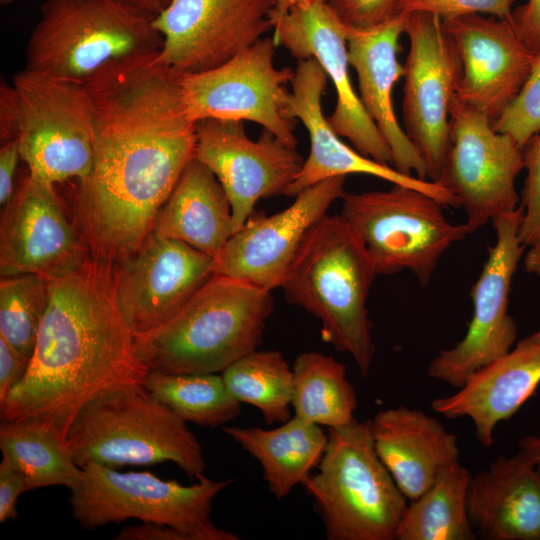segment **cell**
I'll list each match as a JSON object with an SVG mask.
<instances>
[{
	"label": "cell",
	"mask_w": 540,
	"mask_h": 540,
	"mask_svg": "<svg viewBox=\"0 0 540 540\" xmlns=\"http://www.w3.org/2000/svg\"><path fill=\"white\" fill-rule=\"evenodd\" d=\"M50 299L29 369L0 403L3 420L35 418L65 441L80 410L111 390L144 384L134 335L119 309L114 266L89 257L49 279Z\"/></svg>",
	"instance_id": "1"
},
{
	"label": "cell",
	"mask_w": 540,
	"mask_h": 540,
	"mask_svg": "<svg viewBox=\"0 0 540 540\" xmlns=\"http://www.w3.org/2000/svg\"><path fill=\"white\" fill-rule=\"evenodd\" d=\"M195 141V131L137 117L95 130L93 165L75 198L76 228L91 257L117 266L140 247L194 158Z\"/></svg>",
	"instance_id": "2"
},
{
	"label": "cell",
	"mask_w": 540,
	"mask_h": 540,
	"mask_svg": "<svg viewBox=\"0 0 540 540\" xmlns=\"http://www.w3.org/2000/svg\"><path fill=\"white\" fill-rule=\"evenodd\" d=\"M377 276L360 237L339 215L305 235L281 284L287 300L318 318L321 337L369 375L375 354L367 299Z\"/></svg>",
	"instance_id": "3"
},
{
	"label": "cell",
	"mask_w": 540,
	"mask_h": 540,
	"mask_svg": "<svg viewBox=\"0 0 540 540\" xmlns=\"http://www.w3.org/2000/svg\"><path fill=\"white\" fill-rule=\"evenodd\" d=\"M271 291L213 275L167 322L134 335L135 354L148 371L222 372L258 349L273 309Z\"/></svg>",
	"instance_id": "4"
},
{
	"label": "cell",
	"mask_w": 540,
	"mask_h": 540,
	"mask_svg": "<svg viewBox=\"0 0 540 540\" xmlns=\"http://www.w3.org/2000/svg\"><path fill=\"white\" fill-rule=\"evenodd\" d=\"M75 463L116 468L176 464L188 477L204 475L202 446L187 422L142 384L111 390L86 404L67 436Z\"/></svg>",
	"instance_id": "5"
},
{
	"label": "cell",
	"mask_w": 540,
	"mask_h": 540,
	"mask_svg": "<svg viewBox=\"0 0 540 540\" xmlns=\"http://www.w3.org/2000/svg\"><path fill=\"white\" fill-rule=\"evenodd\" d=\"M318 472L302 483L328 540H396L407 501L379 458L371 419L328 428Z\"/></svg>",
	"instance_id": "6"
},
{
	"label": "cell",
	"mask_w": 540,
	"mask_h": 540,
	"mask_svg": "<svg viewBox=\"0 0 540 540\" xmlns=\"http://www.w3.org/2000/svg\"><path fill=\"white\" fill-rule=\"evenodd\" d=\"M155 17L121 0H45L25 68L85 83L118 61L160 51Z\"/></svg>",
	"instance_id": "7"
},
{
	"label": "cell",
	"mask_w": 540,
	"mask_h": 540,
	"mask_svg": "<svg viewBox=\"0 0 540 540\" xmlns=\"http://www.w3.org/2000/svg\"><path fill=\"white\" fill-rule=\"evenodd\" d=\"M192 485L163 480L149 472H117L90 463L70 489L74 519L93 530L129 518L174 527L190 540H237L239 537L211 521L214 498L232 479L201 475Z\"/></svg>",
	"instance_id": "8"
},
{
	"label": "cell",
	"mask_w": 540,
	"mask_h": 540,
	"mask_svg": "<svg viewBox=\"0 0 540 540\" xmlns=\"http://www.w3.org/2000/svg\"><path fill=\"white\" fill-rule=\"evenodd\" d=\"M340 215L365 245L377 275L411 271L426 286L444 252L464 239L465 224H453L445 206L412 187L345 193Z\"/></svg>",
	"instance_id": "9"
},
{
	"label": "cell",
	"mask_w": 540,
	"mask_h": 540,
	"mask_svg": "<svg viewBox=\"0 0 540 540\" xmlns=\"http://www.w3.org/2000/svg\"><path fill=\"white\" fill-rule=\"evenodd\" d=\"M12 84L19 107V151L28 172L54 185L87 178L94 142L85 83L24 68Z\"/></svg>",
	"instance_id": "10"
},
{
	"label": "cell",
	"mask_w": 540,
	"mask_h": 540,
	"mask_svg": "<svg viewBox=\"0 0 540 540\" xmlns=\"http://www.w3.org/2000/svg\"><path fill=\"white\" fill-rule=\"evenodd\" d=\"M273 36H265L228 62L180 76L185 109L193 121L207 118L255 122L296 148V118L290 107L295 69L274 65Z\"/></svg>",
	"instance_id": "11"
},
{
	"label": "cell",
	"mask_w": 540,
	"mask_h": 540,
	"mask_svg": "<svg viewBox=\"0 0 540 540\" xmlns=\"http://www.w3.org/2000/svg\"><path fill=\"white\" fill-rule=\"evenodd\" d=\"M523 169L522 148L507 134L497 132L487 116L455 96L438 184L464 209L469 234L518 209L515 180Z\"/></svg>",
	"instance_id": "12"
},
{
	"label": "cell",
	"mask_w": 540,
	"mask_h": 540,
	"mask_svg": "<svg viewBox=\"0 0 540 540\" xmlns=\"http://www.w3.org/2000/svg\"><path fill=\"white\" fill-rule=\"evenodd\" d=\"M404 33L409 39V52L403 65V129L425 162L427 177L438 184L449 145L450 106L461 81L462 62L437 15L406 13Z\"/></svg>",
	"instance_id": "13"
},
{
	"label": "cell",
	"mask_w": 540,
	"mask_h": 540,
	"mask_svg": "<svg viewBox=\"0 0 540 540\" xmlns=\"http://www.w3.org/2000/svg\"><path fill=\"white\" fill-rule=\"evenodd\" d=\"M522 216L519 205L515 212L492 219L496 240L470 290L473 315L467 332L454 347L430 361V378L460 389L475 372L515 345L518 328L508 306L513 276L526 247L518 236Z\"/></svg>",
	"instance_id": "14"
},
{
	"label": "cell",
	"mask_w": 540,
	"mask_h": 540,
	"mask_svg": "<svg viewBox=\"0 0 540 540\" xmlns=\"http://www.w3.org/2000/svg\"><path fill=\"white\" fill-rule=\"evenodd\" d=\"M275 0H170L154 19L159 60L180 75L214 69L273 31Z\"/></svg>",
	"instance_id": "15"
},
{
	"label": "cell",
	"mask_w": 540,
	"mask_h": 540,
	"mask_svg": "<svg viewBox=\"0 0 540 540\" xmlns=\"http://www.w3.org/2000/svg\"><path fill=\"white\" fill-rule=\"evenodd\" d=\"M195 137L194 157L214 173L231 203L234 233L259 199L285 194L304 161L265 129L250 139L241 120H198Z\"/></svg>",
	"instance_id": "16"
},
{
	"label": "cell",
	"mask_w": 540,
	"mask_h": 540,
	"mask_svg": "<svg viewBox=\"0 0 540 540\" xmlns=\"http://www.w3.org/2000/svg\"><path fill=\"white\" fill-rule=\"evenodd\" d=\"M90 251L68 220L54 184L27 170L0 220V276L52 279L82 266Z\"/></svg>",
	"instance_id": "17"
},
{
	"label": "cell",
	"mask_w": 540,
	"mask_h": 540,
	"mask_svg": "<svg viewBox=\"0 0 540 540\" xmlns=\"http://www.w3.org/2000/svg\"><path fill=\"white\" fill-rule=\"evenodd\" d=\"M276 45L297 61L315 58L332 81L337 96L327 120L362 155L393 166L391 149L353 88L345 27L324 0L293 7L275 26Z\"/></svg>",
	"instance_id": "18"
},
{
	"label": "cell",
	"mask_w": 540,
	"mask_h": 540,
	"mask_svg": "<svg viewBox=\"0 0 540 540\" xmlns=\"http://www.w3.org/2000/svg\"><path fill=\"white\" fill-rule=\"evenodd\" d=\"M345 180L335 176L320 181L272 215L254 210L214 259V275L269 290L280 288L307 232L346 193Z\"/></svg>",
	"instance_id": "19"
},
{
	"label": "cell",
	"mask_w": 540,
	"mask_h": 540,
	"mask_svg": "<svg viewBox=\"0 0 540 540\" xmlns=\"http://www.w3.org/2000/svg\"><path fill=\"white\" fill-rule=\"evenodd\" d=\"M214 275V258L152 232L126 260L114 266L121 314L133 335L167 322Z\"/></svg>",
	"instance_id": "20"
},
{
	"label": "cell",
	"mask_w": 540,
	"mask_h": 540,
	"mask_svg": "<svg viewBox=\"0 0 540 540\" xmlns=\"http://www.w3.org/2000/svg\"><path fill=\"white\" fill-rule=\"evenodd\" d=\"M442 21L462 62L456 97L493 124L520 92L537 55L506 20L476 14Z\"/></svg>",
	"instance_id": "21"
},
{
	"label": "cell",
	"mask_w": 540,
	"mask_h": 540,
	"mask_svg": "<svg viewBox=\"0 0 540 540\" xmlns=\"http://www.w3.org/2000/svg\"><path fill=\"white\" fill-rule=\"evenodd\" d=\"M328 76L318 63L309 57L297 62L291 81L290 107L309 134L310 152L284 195L295 197L304 189L335 176L365 174L420 190L445 207H459L455 196L430 180L405 175L393 166L368 158L341 140L322 111V95Z\"/></svg>",
	"instance_id": "22"
},
{
	"label": "cell",
	"mask_w": 540,
	"mask_h": 540,
	"mask_svg": "<svg viewBox=\"0 0 540 540\" xmlns=\"http://www.w3.org/2000/svg\"><path fill=\"white\" fill-rule=\"evenodd\" d=\"M404 21L402 13L368 29L344 26L348 58L357 74L361 103L388 143L393 167L405 175L427 180L425 162L399 125L393 106L394 85L404 75L398 61Z\"/></svg>",
	"instance_id": "23"
},
{
	"label": "cell",
	"mask_w": 540,
	"mask_h": 540,
	"mask_svg": "<svg viewBox=\"0 0 540 540\" xmlns=\"http://www.w3.org/2000/svg\"><path fill=\"white\" fill-rule=\"evenodd\" d=\"M540 385V329L475 372L453 395L435 399L434 412L448 419L468 417L478 442L492 447L501 421L514 416Z\"/></svg>",
	"instance_id": "24"
},
{
	"label": "cell",
	"mask_w": 540,
	"mask_h": 540,
	"mask_svg": "<svg viewBox=\"0 0 540 540\" xmlns=\"http://www.w3.org/2000/svg\"><path fill=\"white\" fill-rule=\"evenodd\" d=\"M371 431L379 458L411 501L459 462L457 436L420 410L405 406L380 410L371 419Z\"/></svg>",
	"instance_id": "25"
},
{
	"label": "cell",
	"mask_w": 540,
	"mask_h": 540,
	"mask_svg": "<svg viewBox=\"0 0 540 540\" xmlns=\"http://www.w3.org/2000/svg\"><path fill=\"white\" fill-rule=\"evenodd\" d=\"M467 509L488 540H540V470L524 454L499 456L471 476Z\"/></svg>",
	"instance_id": "26"
},
{
	"label": "cell",
	"mask_w": 540,
	"mask_h": 540,
	"mask_svg": "<svg viewBox=\"0 0 540 540\" xmlns=\"http://www.w3.org/2000/svg\"><path fill=\"white\" fill-rule=\"evenodd\" d=\"M152 233L182 241L214 259L234 234L232 207L225 190L195 157L157 213Z\"/></svg>",
	"instance_id": "27"
},
{
	"label": "cell",
	"mask_w": 540,
	"mask_h": 540,
	"mask_svg": "<svg viewBox=\"0 0 540 540\" xmlns=\"http://www.w3.org/2000/svg\"><path fill=\"white\" fill-rule=\"evenodd\" d=\"M260 464L269 491L283 499L317 468L328 441L322 427L292 416L274 429L222 426Z\"/></svg>",
	"instance_id": "28"
},
{
	"label": "cell",
	"mask_w": 540,
	"mask_h": 540,
	"mask_svg": "<svg viewBox=\"0 0 540 540\" xmlns=\"http://www.w3.org/2000/svg\"><path fill=\"white\" fill-rule=\"evenodd\" d=\"M0 449L25 476L27 489L77 485L82 475L66 442L44 422L35 418L2 420Z\"/></svg>",
	"instance_id": "29"
},
{
	"label": "cell",
	"mask_w": 540,
	"mask_h": 540,
	"mask_svg": "<svg viewBox=\"0 0 540 540\" xmlns=\"http://www.w3.org/2000/svg\"><path fill=\"white\" fill-rule=\"evenodd\" d=\"M294 415L313 424L336 428L351 423L357 408L345 365L330 355L303 352L293 365Z\"/></svg>",
	"instance_id": "30"
},
{
	"label": "cell",
	"mask_w": 540,
	"mask_h": 540,
	"mask_svg": "<svg viewBox=\"0 0 540 540\" xmlns=\"http://www.w3.org/2000/svg\"><path fill=\"white\" fill-rule=\"evenodd\" d=\"M470 472L459 462L412 500L399 523L396 540H475L467 509Z\"/></svg>",
	"instance_id": "31"
},
{
	"label": "cell",
	"mask_w": 540,
	"mask_h": 540,
	"mask_svg": "<svg viewBox=\"0 0 540 540\" xmlns=\"http://www.w3.org/2000/svg\"><path fill=\"white\" fill-rule=\"evenodd\" d=\"M231 395L257 408L267 424L291 416L293 370L276 350H254L227 366L221 374Z\"/></svg>",
	"instance_id": "32"
},
{
	"label": "cell",
	"mask_w": 540,
	"mask_h": 540,
	"mask_svg": "<svg viewBox=\"0 0 540 540\" xmlns=\"http://www.w3.org/2000/svg\"><path fill=\"white\" fill-rule=\"evenodd\" d=\"M143 386L184 421L201 427L223 426L241 413V403L228 391L222 376L216 373L149 371Z\"/></svg>",
	"instance_id": "33"
},
{
	"label": "cell",
	"mask_w": 540,
	"mask_h": 540,
	"mask_svg": "<svg viewBox=\"0 0 540 540\" xmlns=\"http://www.w3.org/2000/svg\"><path fill=\"white\" fill-rule=\"evenodd\" d=\"M49 299L48 278L37 274L1 277L0 336L30 359Z\"/></svg>",
	"instance_id": "34"
},
{
	"label": "cell",
	"mask_w": 540,
	"mask_h": 540,
	"mask_svg": "<svg viewBox=\"0 0 540 540\" xmlns=\"http://www.w3.org/2000/svg\"><path fill=\"white\" fill-rule=\"evenodd\" d=\"M493 127L510 136L521 148L540 132V53L520 92Z\"/></svg>",
	"instance_id": "35"
},
{
	"label": "cell",
	"mask_w": 540,
	"mask_h": 540,
	"mask_svg": "<svg viewBox=\"0 0 540 540\" xmlns=\"http://www.w3.org/2000/svg\"><path fill=\"white\" fill-rule=\"evenodd\" d=\"M526 177L521 192L523 216L518 236L524 246L540 237V132L522 147Z\"/></svg>",
	"instance_id": "36"
},
{
	"label": "cell",
	"mask_w": 540,
	"mask_h": 540,
	"mask_svg": "<svg viewBox=\"0 0 540 540\" xmlns=\"http://www.w3.org/2000/svg\"><path fill=\"white\" fill-rule=\"evenodd\" d=\"M516 0H400V14L427 12L442 20L467 15H488L508 21Z\"/></svg>",
	"instance_id": "37"
},
{
	"label": "cell",
	"mask_w": 540,
	"mask_h": 540,
	"mask_svg": "<svg viewBox=\"0 0 540 540\" xmlns=\"http://www.w3.org/2000/svg\"><path fill=\"white\" fill-rule=\"evenodd\" d=\"M349 28L368 29L400 15V0H324Z\"/></svg>",
	"instance_id": "38"
},
{
	"label": "cell",
	"mask_w": 540,
	"mask_h": 540,
	"mask_svg": "<svg viewBox=\"0 0 540 540\" xmlns=\"http://www.w3.org/2000/svg\"><path fill=\"white\" fill-rule=\"evenodd\" d=\"M28 491L25 476L7 459L0 463V522L17 518L16 503L23 492Z\"/></svg>",
	"instance_id": "39"
},
{
	"label": "cell",
	"mask_w": 540,
	"mask_h": 540,
	"mask_svg": "<svg viewBox=\"0 0 540 540\" xmlns=\"http://www.w3.org/2000/svg\"><path fill=\"white\" fill-rule=\"evenodd\" d=\"M30 360L0 336V403L23 380Z\"/></svg>",
	"instance_id": "40"
},
{
	"label": "cell",
	"mask_w": 540,
	"mask_h": 540,
	"mask_svg": "<svg viewBox=\"0 0 540 540\" xmlns=\"http://www.w3.org/2000/svg\"><path fill=\"white\" fill-rule=\"evenodd\" d=\"M508 22L524 44L534 53H540V0H527L515 8Z\"/></svg>",
	"instance_id": "41"
},
{
	"label": "cell",
	"mask_w": 540,
	"mask_h": 540,
	"mask_svg": "<svg viewBox=\"0 0 540 540\" xmlns=\"http://www.w3.org/2000/svg\"><path fill=\"white\" fill-rule=\"evenodd\" d=\"M19 107L13 84L1 80L0 84V140L1 144L18 138Z\"/></svg>",
	"instance_id": "42"
},
{
	"label": "cell",
	"mask_w": 540,
	"mask_h": 540,
	"mask_svg": "<svg viewBox=\"0 0 540 540\" xmlns=\"http://www.w3.org/2000/svg\"><path fill=\"white\" fill-rule=\"evenodd\" d=\"M21 159L18 139L1 144L0 148V205L3 209L12 199L16 186L15 174Z\"/></svg>",
	"instance_id": "43"
},
{
	"label": "cell",
	"mask_w": 540,
	"mask_h": 540,
	"mask_svg": "<svg viewBox=\"0 0 540 540\" xmlns=\"http://www.w3.org/2000/svg\"><path fill=\"white\" fill-rule=\"evenodd\" d=\"M116 540H190L182 531L163 524L141 522L136 526L124 527Z\"/></svg>",
	"instance_id": "44"
},
{
	"label": "cell",
	"mask_w": 540,
	"mask_h": 540,
	"mask_svg": "<svg viewBox=\"0 0 540 540\" xmlns=\"http://www.w3.org/2000/svg\"><path fill=\"white\" fill-rule=\"evenodd\" d=\"M518 446L519 452L528 457L540 470V433L521 438Z\"/></svg>",
	"instance_id": "45"
},
{
	"label": "cell",
	"mask_w": 540,
	"mask_h": 540,
	"mask_svg": "<svg viewBox=\"0 0 540 540\" xmlns=\"http://www.w3.org/2000/svg\"><path fill=\"white\" fill-rule=\"evenodd\" d=\"M528 247L523 260L524 269L540 278V237Z\"/></svg>",
	"instance_id": "46"
},
{
	"label": "cell",
	"mask_w": 540,
	"mask_h": 540,
	"mask_svg": "<svg viewBox=\"0 0 540 540\" xmlns=\"http://www.w3.org/2000/svg\"><path fill=\"white\" fill-rule=\"evenodd\" d=\"M319 0H275L274 9L271 14L273 30L282 18L296 5Z\"/></svg>",
	"instance_id": "47"
},
{
	"label": "cell",
	"mask_w": 540,
	"mask_h": 540,
	"mask_svg": "<svg viewBox=\"0 0 540 540\" xmlns=\"http://www.w3.org/2000/svg\"><path fill=\"white\" fill-rule=\"evenodd\" d=\"M146 12L158 15L170 0H121Z\"/></svg>",
	"instance_id": "48"
},
{
	"label": "cell",
	"mask_w": 540,
	"mask_h": 540,
	"mask_svg": "<svg viewBox=\"0 0 540 540\" xmlns=\"http://www.w3.org/2000/svg\"><path fill=\"white\" fill-rule=\"evenodd\" d=\"M12 1H14V0H0V3H1V5H7V4L11 3Z\"/></svg>",
	"instance_id": "49"
}]
</instances>
